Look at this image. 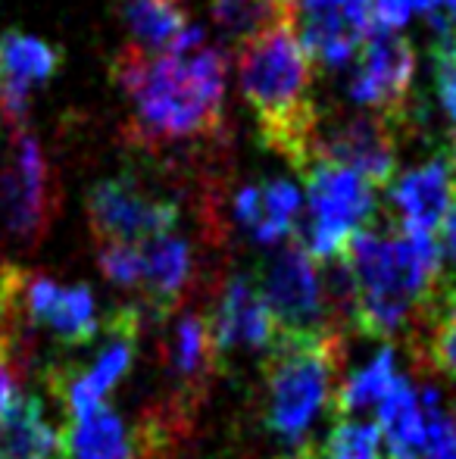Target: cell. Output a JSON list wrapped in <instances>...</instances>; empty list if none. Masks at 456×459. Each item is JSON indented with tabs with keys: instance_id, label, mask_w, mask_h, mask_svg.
<instances>
[{
	"instance_id": "6da1fadb",
	"label": "cell",
	"mask_w": 456,
	"mask_h": 459,
	"mask_svg": "<svg viewBox=\"0 0 456 459\" xmlns=\"http://www.w3.org/2000/svg\"><path fill=\"white\" fill-rule=\"evenodd\" d=\"M226 50L207 44L188 54H147L134 44L122 48L113 56L110 75L134 103L125 138L147 151L216 138L226 116Z\"/></svg>"
},
{
	"instance_id": "7a4b0ae2",
	"label": "cell",
	"mask_w": 456,
	"mask_h": 459,
	"mask_svg": "<svg viewBox=\"0 0 456 459\" xmlns=\"http://www.w3.org/2000/svg\"><path fill=\"white\" fill-rule=\"evenodd\" d=\"M341 260L353 278L350 325L369 338H394L434 300L444 281V254L434 235L359 229Z\"/></svg>"
},
{
	"instance_id": "3957f363",
	"label": "cell",
	"mask_w": 456,
	"mask_h": 459,
	"mask_svg": "<svg viewBox=\"0 0 456 459\" xmlns=\"http://www.w3.org/2000/svg\"><path fill=\"white\" fill-rule=\"evenodd\" d=\"M237 75L262 144L304 176L323 113L313 100V63L300 48L297 22L281 19L237 44Z\"/></svg>"
},
{
	"instance_id": "277c9868",
	"label": "cell",
	"mask_w": 456,
	"mask_h": 459,
	"mask_svg": "<svg viewBox=\"0 0 456 459\" xmlns=\"http://www.w3.org/2000/svg\"><path fill=\"white\" fill-rule=\"evenodd\" d=\"M344 366L341 328L285 332L272 341L260 366L262 425L288 447L310 444V425L331 406Z\"/></svg>"
},
{
	"instance_id": "5b68a950",
	"label": "cell",
	"mask_w": 456,
	"mask_h": 459,
	"mask_svg": "<svg viewBox=\"0 0 456 459\" xmlns=\"http://www.w3.org/2000/svg\"><path fill=\"white\" fill-rule=\"evenodd\" d=\"M306 178V216L297 219L294 235L316 263L338 260L347 241L366 229L375 212V194L366 178L335 163H310Z\"/></svg>"
},
{
	"instance_id": "8992f818",
	"label": "cell",
	"mask_w": 456,
	"mask_h": 459,
	"mask_svg": "<svg viewBox=\"0 0 456 459\" xmlns=\"http://www.w3.org/2000/svg\"><path fill=\"white\" fill-rule=\"evenodd\" d=\"M60 206L54 172L29 126L13 128L10 157L0 166V235L16 247H35Z\"/></svg>"
},
{
	"instance_id": "52a82bcc",
	"label": "cell",
	"mask_w": 456,
	"mask_h": 459,
	"mask_svg": "<svg viewBox=\"0 0 456 459\" xmlns=\"http://www.w3.org/2000/svg\"><path fill=\"white\" fill-rule=\"evenodd\" d=\"M256 294L262 297L269 316L285 332H313L329 328V303L323 290V266L306 254L297 235H288L256 269ZM335 328V325H331Z\"/></svg>"
},
{
	"instance_id": "ba28073f",
	"label": "cell",
	"mask_w": 456,
	"mask_h": 459,
	"mask_svg": "<svg viewBox=\"0 0 456 459\" xmlns=\"http://www.w3.org/2000/svg\"><path fill=\"white\" fill-rule=\"evenodd\" d=\"M85 212L98 244H138L172 231L178 222V204L151 191L141 178H104L88 191Z\"/></svg>"
},
{
	"instance_id": "9c48e42d",
	"label": "cell",
	"mask_w": 456,
	"mask_h": 459,
	"mask_svg": "<svg viewBox=\"0 0 456 459\" xmlns=\"http://www.w3.org/2000/svg\"><path fill=\"white\" fill-rule=\"evenodd\" d=\"M141 334V309L119 307L107 319V344L98 351L88 368H50V391L60 397L69 419L88 416L91 410L107 403V394L128 375L138 353Z\"/></svg>"
},
{
	"instance_id": "30bf717a",
	"label": "cell",
	"mask_w": 456,
	"mask_h": 459,
	"mask_svg": "<svg viewBox=\"0 0 456 459\" xmlns=\"http://www.w3.org/2000/svg\"><path fill=\"white\" fill-rule=\"evenodd\" d=\"M397 126L400 119L378 109L353 113L331 126L319 122L313 141V163H335L357 172L372 187H384L397 176Z\"/></svg>"
},
{
	"instance_id": "8fae6325",
	"label": "cell",
	"mask_w": 456,
	"mask_h": 459,
	"mask_svg": "<svg viewBox=\"0 0 456 459\" xmlns=\"http://www.w3.org/2000/svg\"><path fill=\"white\" fill-rule=\"evenodd\" d=\"M159 359H163L172 385L169 412L191 425V416L201 410V403L210 394V385L222 372L207 313L188 309V313L176 316L172 325L166 328L163 341H159Z\"/></svg>"
},
{
	"instance_id": "7c38bea8",
	"label": "cell",
	"mask_w": 456,
	"mask_h": 459,
	"mask_svg": "<svg viewBox=\"0 0 456 459\" xmlns=\"http://www.w3.org/2000/svg\"><path fill=\"white\" fill-rule=\"evenodd\" d=\"M350 100L403 122L407 97L416 79V50L394 29H375L359 41Z\"/></svg>"
},
{
	"instance_id": "4fadbf2b",
	"label": "cell",
	"mask_w": 456,
	"mask_h": 459,
	"mask_svg": "<svg viewBox=\"0 0 456 459\" xmlns=\"http://www.w3.org/2000/svg\"><path fill=\"white\" fill-rule=\"evenodd\" d=\"M207 322L219 368H226L241 353H266L279 338V325L269 316L262 297L256 294V284L244 275H231L222 284V294Z\"/></svg>"
},
{
	"instance_id": "5bb4252c",
	"label": "cell",
	"mask_w": 456,
	"mask_h": 459,
	"mask_svg": "<svg viewBox=\"0 0 456 459\" xmlns=\"http://www.w3.org/2000/svg\"><path fill=\"white\" fill-rule=\"evenodd\" d=\"M22 316L47 328L66 347H85L98 338V303L85 284L63 288L47 275L25 273Z\"/></svg>"
},
{
	"instance_id": "9a60e30c",
	"label": "cell",
	"mask_w": 456,
	"mask_h": 459,
	"mask_svg": "<svg viewBox=\"0 0 456 459\" xmlns=\"http://www.w3.org/2000/svg\"><path fill=\"white\" fill-rule=\"evenodd\" d=\"M63 69V50L22 31L0 35V109L13 128L29 119L31 88L47 85Z\"/></svg>"
},
{
	"instance_id": "2e32d148",
	"label": "cell",
	"mask_w": 456,
	"mask_h": 459,
	"mask_svg": "<svg viewBox=\"0 0 456 459\" xmlns=\"http://www.w3.org/2000/svg\"><path fill=\"white\" fill-rule=\"evenodd\" d=\"M191 275H194V250L185 238L157 235L138 241V284L144 307L153 309L157 319H166L178 309L182 297L191 288Z\"/></svg>"
},
{
	"instance_id": "e0dca14e",
	"label": "cell",
	"mask_w": 456,
	"mask_h": 459,
	"mask_svg": "<svg viewBox=\"0 0 456 459\" xmlns=\"http://www.w3.org/2000/svg\"><path fill=\"white\" fill-rule=\"evenodd\" d=\"M456 194V160L451 153L428 160L426 166L394 178L391 185V204L397 210L403 231L419 235H438L447 210Z\"/></svg>"
},
{
	"instance_id": "ac0fdd59",
	"label": "cell",
	"mask_w": 456,
	"mask_h": 459,
	"mask_svg": "<svg viewBox=\"0 0 456 459\" xmlns=\"http://www.w3.org/2000/svg\"><path fill=\"white\" fill-rule=\"evenodd\" d=\"M235 212L254 241L279 244L291 235L300 219V191L285 178L247 185L237 191Z\"/></svg>"
},
{
	"instance_id": "d6986e66",
	"label": "cell",
	"mask_w": 456,
	"mask_h": 459,
	"mask_svg": "<svg viewBox=\"0 0 456 459\" xmlns=\"http://www.w3.org/2000/svg\"><path fill=\"white\" fill-rule=\"evenodd\" d=\"M407 344L416 363L456 378V281H441L434 300L407 332Z\"/></svg>"
},
{
	"instance_id": "ffe728a7",
	"label": "cell",
	"mask_w": 456,
	"mask_h": 459,
	"mask_svg": "<svg viewBox=\"0 0 456 459\" xmlns=\"http://www.w3.org/2000/svg\"><path fill=\"white\" fill-rule=\"evenodd\" d=\"M134 435H128L125 422L107 403L69 419L60 435V459H134Z\"/></svg>"
},
{
	"instance_id": "44dd1931",
	"label": "cell",
	"mask_w": 456,
	"mask_h": 459,
	"mask_svg": "<svg viewBox=\"0 0 456 459\" xmlns=\"http://www.w3.org/2000/svg\"><path fill=\"white\" fill-rule=\"evenodd\" d=\"M0 459H60V435L38 397H16L0 419Z\"/></svg>"
},
{
	"instance_id": "7402d4cb",
	"label": "cell",
	"mask_w": 456,
	"mask_h": 459,
	"mask_svg": "<svg viewBox=\"0 0 456 459\" xmlns=\"http://www.w3.org/2000/svg\"><path fill=\"white\" fill-rule=\"evenodd\" d=\"M122 22L134 48L147 54H169L182 31L188 29L182 4H172V0H122Z\"/></svg>"
},
{
	"instance_id": "603a6c76",
	"label": "cell",
	"mask_w": 456,
	"mask_h": 459,
	"mask_svg": "<svg viewBox=\"0 0 456 459\" xmlns=\"http://www.w3.org/2000/svg\"><path fill=\"white\" fill-rule=\"evenodd\" d=\"M397 378V368H394V351L384 347L375 359H372L366 368L353 372L350 378H341L331 394V410H335L338 419H350L353 412L359 410H369V406H378L382 397L391 391Z\"/></svg>"
},
{
	"instance_id": "cb8c5ba5",
	"label": "cell",
	"mask_w": 456,
	"mask_h": 459,
	"mask_svg": "<svg viewBox=\"0 0 456 459\" xmlns=\"http://www.w3.org/2000/svg\"><path fill=\"white\" fill-rule=\"evenodd\" d=\"M213 19L228 41L241 44L247 38L260 35L269 25L294 16H285L281 10H275L269 0H213Z\"/></svg>"
},
{
	"instance_id": "d4e9b609",
	"label": "cell",
	"mask_w": 456,
	"mask_h": 459,
	"mask_svg": "<svg viewBox=\"0 0 456 459\" xmlns=\"http://www.w3.org/2000/svg\"><path fill=\"white\" fill-rule=\"evenodd\" d=\"M316 459H382V431L372 422L338 419L325 444L316 447Z\"/></svg>"
},
{
	"instance_id": "484cf974",
	"label": "cell",
	"mask_w": 456,
	"mask_h": 459,
	"mask_svg": "<svg viewBox=\"0 0 456 459\" xmlns=\"http://www.w3.org/2000/svg\"><path fill=\"white\" fill-rule=\"evenodd\" d=\"M22 284L25 269L16 263H0V353H13L22 319Z\"/></svg>"
},
{
	"instance_id": "4316f807",
	"label": "cell",
	"mask_w": 456,
	"mask_h": 459,
	"mask_svg": "<svg viewBox=\"0 0 456 459\" xmlns=\"http://www.w3.org/2000/svg\"><path fill=\"white\" fill-rule=\"evenodd\" d=\"M98 266L104 278L116 288L134 290L138 284V244H98Z\"/></svg>"
},
{
	"instance_id": "83f0119b",
	"label": "cell",
	"mask_w": 456,
	"mask_h": 459,
	"mask_svg": "<svg viewBox=\"0 0 456 459\" xmlns=\"http://www.w3.org/2000/svg\"><path fill=\"white\" fill-rule=\"evenodd\" d=\"M434 82L441 103L456 122V41H434Z\"/></svg>"
},
{
	"instance_id": "f1b7e54d",
	"label": "cell",
	"mask_w": 456,
	"mask_h": 459,
	"mask_svg": "<svg viewBox=\"0 0 456 459\" xmlns=\"http://www.w3.org/2000/svg\"><path fill=\"white\" fill-rule=\"evenodd\" d=\"M413 6L426 13L438 41H456V0H413Z\"/></svg>"
},
{
	"instance_id": "f546056e",
	"label": "cell",
	"mask_w": 456,
	"mask_h": 459,
	"mask_svg": "<svg viewBox=\"0 0 456 459\" xmlns=\"http://www.w3.org/2000/svg\"><path fill=\"white\" fill-rule=\"evenodd\" d=\"M413 13V0H372L375 29H400Z\"/></svg>"
},
{
	"instance_id": "4dcf8cb0",
	"label": "cell",
	"mask_w": 456,
	"mask_h": 459,
	"mask_svg": "<svg viewBox=\"0 0 456 459\" xmlns=\"http://www.w3.org/2000/svg\"><path fill=\"white\" fill-rule=\"evenodd\" d=\"M19 391L16 381V363H13V353H0V419L6 416V410L13 406Z\"/></svg>"
},
{
	"instance_id": "1f68e13d",
	"label": "cell",
	"mask_w": 456,
	"mask_h": 459,
	"mask_svg": "<svg viewBox=\"0 0 456 459\" xmlns=\"http://www.w3.org/2000/svg\"><path fill=\"white\" fill-rule=\"evenodd\" d=\"M434 238H438V244H441V254L456 263V194H453V204H451V210H447L444 222H441V229Z\"/></svg>"
},
{
	"instance_id": "d6a6232c",
	"label": "cell",
	"mask_w": 456,
	"mask_h": 459,
	"mask_svg": "<svg viewBox=\"0 0 456 459\" xmlns=\"http://www.w3.org/2000/svg\"><path fill=\"white\" fill-rule=\"evenodd\" d=\"M269 4H272L275 10L285 13V16H294V13H297V0H269Z\"/></svg>"
},
{
	"instance_id": "836d02e7",
	"label": "cell",
	"mask_w": 456,
	"mask_h": 459,
	"mask_svg": "<svg viewBox=\"0 0 456 459\" xmlns=\"http://www.w3.org/2000/svg\"><path fill=\"white\" fill-rule=\"evenodd\" d=\"M172 4H182V0H172Z\"/></svg>"
}]
</instances>
